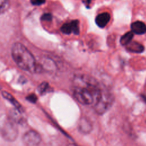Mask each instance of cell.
<instances>
[{
  "label": "cell",
  "instance_id": "9c48e42d",
  "mask_svg": "<svg viewBox=\"0 0 146 146\" xmlns=\"http://www.w3.org/2000/svg\"><path fill=\"white\" fill-rule=\"evenodd\" d=\"M131 29L133 34L142 35L146 33V25L141 21H135L131 23Z\"/></svg>",
  "mask_w": 146,
  "mask_h": 146
},
{
  "label": "cell",
  "instance_id": "8fae6325",
  "mask_svg": "<svg viewBox=\"0 0 146 146\" xmlns=\"http://www.w3.org/2000/svg\"><path fill=\"white\" fill-rule=\"evenodd\" d=\"M125 46H126L127 50L131 52L141 53L144 50V46L140 43L136 41H134V42L131 41L129 44H128Z\"/></svg>",
  "mask_w": 146,
  "mask_h": 146
},
{
  "label": "cell",
  "instance_id": "ac0fdd59",
  "mask_svg": "<svg viewBox=\"0 0 146 146\" xmlns=\"http://www.w3.org/2000/svg\"><path fill=\"white\" fill-rule=\"evenodd\" d=\"M31 2L34 5H40L45 2V0H31Z\"/></svg>",
  "mask_w": 146,
  "mask_h": 146
},
{
  "label": "cell",
  "instance_id": "30bf717a",
  "mask_svg": "<svg viewBox=\"0 0 146 146\" xmlns=\"http://www.w3.org/2000/svg\"><path fill=\"white\" fill-rule=\"evenodd\" d=\"M9 117L16 124H23L25 121L22 115V112L17 108H13L10 111Z\"/></svg>",
  "mask_w": 146,
  "mask_h": 146
},
{
  "label": "cell",
  "instance_id": "2e32d148",
  "mask_svg": "<svg viewBox=\"0 0 146 146\" xmlns=\"http://www.w3.org/2000/svg\"><path fill=\"white\" fill-rule=\"evenodd\" d=\"M26 99L30 103H35L37 101V96L34 94H31L27 96Z\"/></svg>",
  "mask_w": 146,
  "mask_h": 146
},
{
  "label": "cell",
  "instance_id": "ba28073f",
  "mask_svg": "<svg viewBox=\"0 0 146 146\" xmlns=\"http://www.w3.org/2000/svg\"><path fill=\"white\" fill-rule=\"evenodd\" d=\"M111 19V15L108 13L104 12L98 14L95 18V23L100 28H104Z\"/></svg>",
  "mask_w": 146,
  "mask_h": 146
},
{
  "label": "cell",
  "instance_id": "4fadbf2b",
  "mask_svg": "<svg viewBox=\"0 0 146 146\" xmlns=\"http://www.w3.org/2000/svg\"><path fill=\"white\" fill-rule=\"evenodd\" d=\"M133 38V33L132 31H128L124 34L120 39V43L123 46H127L132 40Z\"/></svg>",
  "mask_w": 146,
  "mask_h": 146
},
{
  "label": "cell",
  "instance_id": "3957f363",
  "mask_svg": "<svg viewBox=\"0 0 146 146\" xmlns=\"http://www.w3.org/2000/svg\"><path fill=\"white\" fill-rule=\"evenodd\" d=\"M0 133L5 140L10 142L15 141L18 135L17 124L3 113L0 114Z\"/></svg>",
  "mask_w": 146,
  "mask_h": 146
},
{
  "label": "cell",
  "instance_id": "8992f818",
  "mask_svg": "<svg viewBox=\"0 0 146 146\" xmlns=\"http://www.w3.org/2000/svg\"><path fill=\"white\" fill-rule=\"evenodd\" d=\"M79 22L77 19L71 21L70 22L63 24L61 28L60 31L64 34H70L72 33L75 35H79Z\"/></svg>",
  "mask_w": 146,
  "mask_h": 146
},
{
  "label": "cell",
  "instance_id": "d6986e66",
  "mask_svg": "<svg viewBox=\"0 0 146 146\" xmlns=\"http://www.w3.org/2000/svg\"><path fill=\"white\" fill-rule=\"evenodd\" d=\"M91 2V0H86V3L87 5H89Z\"/></svg>",
  "mask_w": 146,
  "mask_h": 146
},
{
  "label": "cell",
  "instance_id": "5b68a950",
  "mask_svg": "<svg viewBox=\"0 0 146 146\" xmlns=\"http://www.w3.org/2000/svg\"><path fill=\"white\" fill-rule=\"evenodd\" d=\"M41 140L40 135L34 130L26 132L22 137V140L27 146H38Z\"/></svg>",
  "mask_w": 146,
  "mask_h": 146
},
{
  "label": "cell",
  "instance_id": "7c38bea8",
  "mask_svg": "<svg viewBox=\"0 0 146 146\" xmlns=\"http://www.w3.org/2000/svg\"><path fill=\"white\" fill-rule=\"evenodd\" d=\"M2 95L4 98L7 99L8 101H9L15 108L18 110L19 111L22 112L23 110L22 108L21 105L19 104V103L15 99V98L10 93L6 92V91H2Z\"/></svg>",
  "mask_w": 146,
  "mask_h": 146
},
{
  "label": "cell",
  "instance_id": "7a4b0ae2",
  "mask_svg": "<svg viewBox=\"0 0 146 146\" xmlns=\"http://www.w3.org/2000/svg\"><path fill=\"white\" fill-rule=\"evenodd\" d=\"M11 55L17 65L22 70L31 72L36 70L35 60L33 55L22 44H14L11 48Z\"/></svg>",
  "mask_w": 146,
  "mask_h": 146
},
{
  "label": "cell",
  "instance_id": "277c9868",
  "mask_svg": "<svg viewBox=\"0 0 146 146\" xmlns=\"http://www.w3.org/2000/svg\"><path fill=\"white\" fill-rule=\"evenodd\" d=\"M113 95L106 90H103L100 96L94 105L95 111L99 114H103L111 107L113 102Z\"/></svg>",
  "mask_w": 146,
  "mask_h": 146
},
{
  "label": "cell",
  "instance_id": "e0dca14e",
  "mask_svg": "<svg viewBox=\"0 0 146 146\" xmlns=\"http://www.w3.org/2000/svg\"><path fill=\"white\" fill-rule=\"evenodd\" d=\"M42 19L44 21H50L52 19V15L50 13H46L42 15Z\"/></svg>",
  "mask_w": 146,
  "mask_h": 146
},
{
  "label": "cell",
  "instance_id": "5bb4252c",
  "mask_svg": "<svg viewBox=\"0 0 146 146\" xmlns=\"http://www.w3.org/2000/svg\"><path fill=\"white\" fill-rule=\"evenodd\" d=\"M49 90V86L48 84L46 82L42 83L38 87V91L40 94H43Z\"/></svg>",
  "mask_w": 146,
  "mask_h": 146
},
{
  "label": "cell",
  "instance_id": "6da1fadb",
  "mask_svg": "<svg viewBox=\"0 0 146 146\" xmlns=\"http://www.w3.org/2000/svg\"><path fill=\"white\" fill-rule=\"evenodd\" d=\"M102 91L96 80L90 76L78 75L73 79V95L80 104L94 105L99 99Z\"/></svg>",
  "mask_w": 146,
  "mask_h": 146
},
{
  "label": "cell",
  "instance_id": "52a82bcc",
  "mask_svg": "<svg viewBox=\"0 0 146 146\" xmlns=\"http://www.w3.org/2000/svg\"><path fill=\"white\" fill-rule=\"evenodd\" d=\"M78 127L79 131L83 134L89 133L92 129V125L91 122L88 119L84 117L80 119Z\"/></svg>",
  "mask_w": 146,
  "mask_h": 146
},
{
  "label": "cell",
  "instance_id": "9a60e30c",
  "mask_svg": "<svg viewBox=\"0 0 146 146\" xmlns=\"http://www.w3.org/2000/svg\"><path fill=\"white\" fill-rule=\"evenodd\" d=\"M8 0H0V14L3 13L8 7Z\"/></svg>",
  "mask_w": 146,
  "mask_h": 146
}]
</instances>
